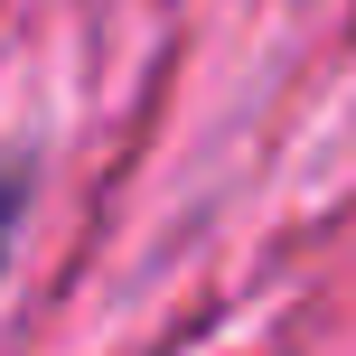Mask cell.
<instances>
[{
	"instance_id": "6da1fadb",
	"label": "cell",
	"mask_w": 356,
	"mask_h": 356,
	"mask_svg": "<svg viewBox=\"0 0 356 356\" xmlns=\"http://www.w3.org/2000/svg\"><path fill=\"white\" fill-rule=\"evenodd\" d=\"M29 207H38V160L29 150H0V291L19 272V244H29Z\"/></svg>"
}]
</instances>
